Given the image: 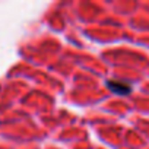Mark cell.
Segmentation results:
<instances>
[{"instance_id":"6da1fadb","label":"cell","mask_w":149,"mask_h":149,"mask_svg":"<svg viewBox=\"0 0 149 149\" xmlns=\"http://www.w3.org/2000/svg\"><path fill=\"white\" fill-rule=\"evenodd\" d=\"M107 86H108L110 91H113L114 94H118V95H129L132 92V86L130 85L123 84V82H117V81H108Z\"/></svg>"}]
</instances>
